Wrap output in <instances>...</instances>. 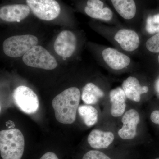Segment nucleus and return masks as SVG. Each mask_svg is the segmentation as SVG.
<instances>
[{
    "instance_id": "aec40b11",
    "label": "nucleus",
    "mask_w": 159,
    "mask_h": 159,
    "mask_svg": "<svg viewBox=\"0 0 159 159\" xmlns=\"http://www.w3.org/2000/svg\"><path fill=\"white\" fill-rule=\"evenodd\" d=\"M145 45L146 48L150 52L159 53V32L150 38L146 42Z\"/></svg>"
},
{
    "instance_id": "6e6552de",
    "label": "nucleus",
    "mask_w": 159,
    "mask_h": 159,
    "mask_svg": "<svg viewBox=\"0 0 159 159\" xmlns=\"http://www.w3.org/2000/svg\"><path fill=\"white\" fill-rule=\"evenodd\" d=\"M140 120V116L136 110L132 109L127 111L122 118L123 125L118 131L119 136L123 140L133 139L136 136Z\"/></svg>"
},
{
    "instance_id": "6ab92c4d",
    "label": "nucleus",
    "mask_w": 159,
    "mask_h": 159,
    "mask_svg": "<svg viewBox=\"0 0 159 159\" xmlns=\"http://www.w3.org/2000/svg\"><path fill=\"white\" fill-rule=\"evenodd\" d=\"M146 30L150 33L159 32V13L148 16L147 19Z\"/></svg>"
},
{
    "instance_id": "f8f14e48",
    "label": "nucleus",
    "mask_w": 159,
    "mask_h": 159,
    "mask_svg": "<svg viewBox=\"0 0 159 159\" xmlns=\"http://www.w3.org/2000/svg\"><path fill=\"white\" fill-rule=\"evenodd\" d=\"M122 87L126 97L136 102L140 101L142 94L146 93L148 91V87L141 86L138 79L134 77H129L124 80Z\"/></svg>"
},
{
    "instance_id": "1a4fd4ad",
    "label": "nucleus",
    "mask_w": 159,
    "mask_h": 159,
    "mask_svg": "<svg viewBox=\"0 0 159 159\" xmlns=\"http://www.w3.org/2000/svg\"><path fill=\"white\" fill-rule=\"evenodd\" d=\"M30 12V8L27 5L23 4L7 5L1 7L0 17L5 21L19 22L26 18Z\"/></svg>"
},
{
    "instance_id": "f257e3e1",
    "label": "nucleus",
    "mask_w": 159,
    "mask_h": 159,
    "mask_svg": "<svg viewBox=\"0 0 159 159\" xmlns=\"http://www.w3.org/2000/svg\"><path fill=\"white\" fill-rule=\"evenodd\" d=\"M80 92L79 89L71 87L54 97L52 102L55 116L62 124H72L76 119L79 107Z\"/></svg>"
},
{
    "instance_id": "20e7f679",
    "label": "nucleus",
    "mask_w": 159,
    "mask_h": 159,
    "mask_svg": "<svg viewBox=\"0 0 159 159\" xmlns=\"http://www.w3.org/2000/svg\"><path fill=\"white\" fill-rule=\"evenodd\" d=\"M23 61L29 66L46 70H54L57 66L55 58L41 46H35L28 51L23 56Z\"/></svg>"
},
{
    "instance_id": "9d476101",
    "label": "nucleus",
    "mask_w": 159,
    "mask_h": 159,
    "mask_svg": "<svg viewBox=\"0 0 159 159\" xmlns=\"http://www.w3.org/2000/svg\"><path fill=\"white\" fill-rule=\"evenodd\" d=\"M102 56L107 64L113 70H122L130 64V59L128 56L113 48L104 49Z\"/></svg>"
},
{
    "instance_id": "393cba45",
    "label": "nucleus",
    "mask_w": 159,
    "mask_h": 159,
    "mask_svg": "<svg viewBox=\"0 0 159 159\" xmlns=\"http://www.w3.org/2000/svg\"><path fill=\"white\" fill-rule=\"evenodd\" d=\"M158 62L159 63V55L158 56Z\"/></svg>"
},
{
    "instance_id": "5701e85b",
    "label": "nucleus",
    "mask_w": 159,
    "mask_h": 159,
    "mask_svg": "<svg viewBox=\"0 0 159 159\" xmlns=\"http://www.w3.org/2000/svg\"><path fill=\"white\" fill-rule=\"evenodd\" d=\"M150 119L153 123L159 125V110L154 111L152 112Z\"/></svg>"
},
{
    "instance_id": "f03ea898",
    "label": "nucleus",
    "mask_w": 159,
    "mask_h": 159,
    "mask_svg": "<svg viewBox=\"0 0 159 159\" xmlns=\"http://www.w3.org/2000/svg\"><path fill=\"white\" fill-rule=\"evenodd\" d=\"M25 146V139L19 129H11L0 132V152L3 159H21Z\"/></svg>"
},
{
    "instance_id": "39448f33",
    "label": "nucleus",
    "mask_w": 159,
    "mask_h": 159,
    "mask_svg": "<svg viewBox=\"0 0 159 159\" xmlns=\"http://www.w3.org/2000/svg\"><path fill=\"white\" fill-rule=\"evenodd\" d=\"M12 97L15 104L25 113L34 114L38 110L39 106L38 97L28 87L24 85L18 87L13 91Z\"/></svg>"
},
{
    "instance_id": "412c9836",
    "label": "nucleus",
    "mask_w": 159,
    "mask_h": 159,
    "mask_svg": "<svg viewBox=\"0 0 159 159\" xmlns=\"http://www.w3.org/2000/svg\"><path fill=\"white\" fill-rule=\"evenodd\" d=\"M82 159H111L107 155L97 150L88 152L83 157Z\"/></svg>"
},
{
    "instance_id": "2eb2a0df",
    "label": "nucleus",
    "mask_w": 159,
    "mask_h": 159,
    "mask_svg": "<svg viewBox=\"0 0 159 159\" xmlns=\"http://www.w3.org/2000/svg\"><path fill=\"white\" fill-rule=\"evenodd\" d=\"M114 8L122 18H133L136 13V6L134 0H111Z\"/></svg>"
},
{
    "instance_id": "7ed1b4c3",
    "label": "nucleus",
    "mask_w": 159,
    "mask_h": 159,
    "mask_svg": "<svg viewBox=\"0 0 159 159\" xmlns=\"http://www.w3.org/2000/svg\"><path fill=\"white\" fill-rule=\"evenodd\" d=\"M38 39L31 34L15 35L7 38L3 43L4 53L9 57L16 58L24 56L37 45Z\"/></svg>"
},
{
    "instance_id": "4468645a",
    "label": "nucleus",
    "mask_w": 159,
    "mask_h": 159,
    "mask_svg": "<svg viewBox=\"0 0 159 159\" xmlns=\"http://www.w3.org/2000/svg\"><path fill=\"white\" fill-rule=\"evenodd\" d=\"M110 99L111 106V113L113 117H120L125 112V96L123 89L120 87L114 89L110 92Z\"/></svg>"
},
{
    "instance_id": "0eeeda50",
    "label": "nucleus",
    "mask_w": 159,
    "mask_h": 159,
    "mask_svg": "<svg viewBox=\"0 0 159 159\" xmlns=\"http://www.w3.org/2000/svg\"><path fill=\"white\" fill-rule=\"evenodd\" d=\"M77 39L72 31L64 30L57 35L54 43V49L61 57L68 58L71 57L76 50Z\"/></svg>"
},
{
    "instance_id": "423d86ee",
    "label": "nucleus",
    "mask_w": 159,
    "mask_h": 159,
    "mask_svg": "<svg viewBox=\"0 0 159 159\" xmlns=\"http://www.w3.org/2000/svg\"><path fill=\"white\" fill-rule=\"evenodd\" d=\"M26 2L33 14L43 20H52L60 13V6L55 0H26Z\"/></svg>"
},
{
    "instance_id": "a878e982",
    "label": "nucleus",
    "mask_w": 159,
    "mask_h": 159,
    "mask_svg": "<svg viewBox=\"0 0 159 159\" xmlns=\"http://www.w3.org/2000/svg\"><path fill=\"white\" fill-rule=\"evenodd\" d=\"M155 159H159V157H158V158H157Z\"/></svg>"
},
{
    "instance_id": "f3484780",
    "label": "nucleus",
    "mask_w": 159,
    "mask_h": 159,
    "mask_svg": "<svg viewBox=\"0 0 159 159\" xmlns=\"http://www.w3.org/2000/svg\"><path fill=\"white\" fill-rule=\"evenodd\" d=\"M78 113L84 124L88 127L95 125L98 121V113L97 110L91 105H81L78 109Z\"/></svg>"
},
{
    "instance_id": "b1692460",
    "label": "nucleus",
    "mask_w": 159,
    "mask_h": 159,
    "mask_svg": "<svg viewBox=\"0 0 159 159\" xmlns=\"http://www.w3.org/2000/svg\"><path fill=\"white\" fill-rule=\"evenodd\" d=\"M40 159H58L57 156L53 152H47L43 155Z\"/></svg>"
},
{
    "instance_id": "dca6fc26",
    "label": "nucleus",
    "mask_w": 159,
    "mask_h": 159,
    "mask_svg": "<svg viewBox=\"0 0 159 159\" xmlns=\"http://www.w3.org/2000/svg\"><path fill=\"white\" fill-rule=\"evenodd\" d=\"M104 96L103 91L92 83H89L82 89L81 98L86 104L90 105L97 103Z\"/></svg>"
},
{
    "instance_id": "9b49d317",
    "label": "nucleus",
    "mask_w": 159,
    "mask_h": 159,
    "mask_svg": "<svg viewBox=\"0 0 159 159\" xmlns=\"http://www.w3.org/2000/svg\"><path fill=\"white\" fill-rule=\"evenodd\" d=\"M115 39L124 51L132 52L139 48L140 38L135 31L130 29L119 30L115 36Z\"/></svg>"
},
{
    "instance_id": "4be33fe9",
    "label": "nucleus",
    "mask_w": 159,
    "mask_h": 159,
    "mask_svg": "<svg viewBox=\"0 0 159 159\" xmlns=\"http://www.w3.org/2000/svg\"><path fill=\"white\" fill-rule=\"evenodd\" d=\"M87 6L93 9H102L104 4L100 0H88L87 2Z\"/></svg>"
},
{
    "instance_id": "ddd939ff",
    "label": "nucleus",
    "mask_w": 159,
    "mask_h": 159,
    "mask_svg": "<svg viewBox=\"0 0 159 159\" xmlns=\"http://www.w3.org/2000/svg\"><path fill=\"white\" fill-rule=\"evenodd\" d=\"M115 136L111 132L93 129L88 137V142L93 148L101 149L108 148L113 142Z\"/></svg>"
},
{
    "instance_id": "a211bd4d",
    "label": "nucleus",
    "mask_w": 159,
    "mask_h": 159,
    "mask_svg": "<svg viewBox=\"0 0 159 159\" xmlns=\"http://www.w3.org/2000/svg\"><path fill=\"white\" fill-rule=\"evenodd\" d=\"M84 11L90 17L97 19L109 21L113 17L112 11L107 7L102 9H93L86 6L84 8Z\"/></svg>"
}]
</instances>
